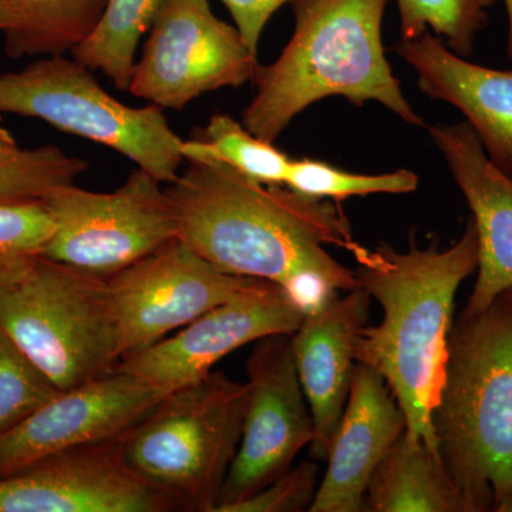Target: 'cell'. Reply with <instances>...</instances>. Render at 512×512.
I'll list each match as a JSON object with an SVG mask.
<instances>
[{"instance_id": "24", "label": "cell", "mask_w": 512, "mask_h": 512, "mask_svg": "<svg viewBox=\"0 0 512 512\" xmlns=\"http://www.w3.org/2000/svg\"><path fill=\"white\" fill-rule=\"evenodd\" d=\"M402 39L431 30L458 56L473 53L478 33L487 25L497 0H396Z\"/></svg>"}, {"instance_id": "30", "label": "cell", "mask_w": 512, "mask_h": 512, "mask_svg": "<svg viewBox=\"0 0 512 512\" xmlns=\"http://www.w3.org/2000/svg\"><path fill=\"white\" fill-rule=\"evenodd\" d=\"M19 150L15 138L6 128L0 127V154L13 153Z\"/></svg>"}, {"instance_id": "25", "label": "cell", "mask_w": 512, "mask_h": 512, "mask_svg": "<svg viewBox=\"0 0 512 512\" xmlns=\"http://www.w3.org/2000/svg\"><path fill=\"white\" fill-rule=\"evenodd\" d=\"M87 168L86 160L56 146L0 154V204L43 200L50 191L76 183Z\"/></svg>"}, {"instance_id": "34", "label": "cell", "mask_w": 512, "mask_h": 512, "mask_svg": "<svg viewBox=\"0 0 512 512\" xmlns=\"http://www.w3.org/2000/svg\"><path fill=\"white\" fill-rule=\"evenodd\" d=\"M6 25H8V13H6V9L0 3V30L5 29Z\"/></svg>"}, {"instance_id": "26", "label": "cell", "mask_w": 512, "mask_h": 512, "mask_svg": "<svg viewBox=\"0 0 512 512\" xmlns=\"http://www.w3.org/2000/svg\"><path fill=\"white\" fill-rule=\"evenodd\" d=\"M55 221L45 201L0 204V289L18 284L45 254Z\"/></svg>"}, {"instance_id": "33", "label": "cell", "mask_w": 512, "mask_h": 512, "mask_svg": "<svg viewBox=\"0 0 512 512\" xmlns=\"http://www.w3.org/2000/svg\"><path fill=\"white\" fill-rule=\"evenodd\" d=\"M498 301L503 302L504 305H507L508 308L512 309V286L511 288H508L507 291L501 293Z\"/></svg>"}, {"instance_id": "28", "label": "cell", "mask_w": 512, "mask_h": 512, "mask_svg": "<svg viewBox=\"0 0 512 512\" xmlns=\"http://www.w3.org/2000/svg\"><path fill=\"white\" fill-rule=\"evenodd\" d=\"M315 461H303L275 478L258 493L225 512H302L311 510L319 488Z\"/></svg>"}, {"instance_id": "5", "label": "cell", "mask_w": 512, "mask_h": 512, "mask_svg": "<svg viewBox=\"0 0 512 512\" xmlns=\"http://www.w3.org/2000/svg\"><path fill=\"white\" fill-rule=\"evenodd\" d=\"M247 382L211 372L165 394L123 436L128 464L181 510L215 512L241 443Z\"/></svg>"}, {"instance_id": "14", "label": "cell", "mask_w": 512, "mask_h": 512, "mask_svg": "<svg viewBox=\"0 0 512 512\" xmlns=\"http://www.w3.org/2000/svg\"><path fill=\"white\" fill-rule=\"evenodd\" d=\"M165 394L117 367L63 390L18 426L0 434V478L70 448L126 436Z\"/></svg>"}, {"instance_id": "4", "label": "cell", "mask_w": 512, "mask_h": 512, "mask_svg": "<svg viewBox=\"0 0 512 512\" xmlns=\"http://www.w3.org/2000/svg\"><path fill=\"white\" fill-rule=\"evenodd\" d=\"M437 451L473 512L512 490V309L461 312L430 414Z\"/></svg>"}, {"instance_id": "11", "label": "cell", "mask_w": 512, "mask_h": 512, "mask_svg": "<svg viewBox=\"0 0 512 512\" xmlns=\"http://www.w3.org/2000/svg\"><path fill=\"white\" fill-rule=\"evenodd\" d=\"M254 282L225 274L173 239L107 281L121 359L173 335Z\"/></svg>"}, {"instance_id": "8", "label": "cell", "mask_w": 512, "mask_h": 512, "mask_svg": "<svg viewBox=\"0 0 512 512\" xmlns=\"http://www.w3.org/2000/svg\"><path fill=\"white\" fill-rule=\"evenodd\" d=\"M43 201L55 221L43 256L104 281L178 238L165 188L138 167L116 191L70 184Z\"/></svg>"}, {"instance_id": "20", "label": "cell", "mask_w": 512, "mask_h": 512, "mask_svg": "<svg viewBox=\"0 0 512 512\" xmlns=\"http://www.w3.org/2000/svg\"><path fill=\"white\" fill-rule=\"evenodd\" d=\"M8 13L5 53L20 57L62 56L92 35L107 0H0Z\"/></svg>"}, {"instance_id": "1", "label": "cell", "mask_w": 512, "mask_h": 512, "mask_svg": "<svg viewBox=\"0 0 512 512\" xmlns=\"http://www.w3.org/2000/svg\"><path fill=\"white\" fill-rule=\"evenodd\" d=\"M165 194L188 247L225 274L274 282L305 313L360 288L355 269L328 251L362 248L335 201L256 183L217 161H187Z\"/></svg>"}, {"instance_id": "21", "label": "cell", "mask_w": 512, "mask_h": 512, "mask_svg": "<svg viewBox=\"0 0 512 512\" xmlns=\"http://www.w3.org/2000/svg\"><path fill=\"white\" fill-rule=\"evenodd\" d=\"M164 0H107L92 35L72 50L73 59L101 72L127 92L141 37L148 33Z\"/></svg>"}, {"instance_id": "22", "label": "cell", "mask_w": 512, "mask_h": 512, "mask_svg": "<svg viewBox=\"0 0 512 512\" xmlns=\"http://www.w3.org/2000/svg\"><path fill=\"white\" fill-rule=\"evenodd\" d=\"M185 161H217L249 180L284 185L292 158L228 114H214L201 137L184 140Z\"/></svg>"}, {"instance_id": "18", "label": "cell", "mask_w": 512, "mask_h": 512, "mask_svg": "<svg viewBox=\"0 0 512 512\" xmlns=\"http://www.w3.org/2000/svg\"><path fill=\"white\" fill-rule=\"evenodd\" d=\"M393 50L414 70L421 92L456 107L491 163L512 178V70L468 62L430 30Z\"/></svg>"}, {"instance_id": "9", "label": "cell", "mask_w": 512, "mask_h": 512, "mask_svg": "<svg viewBox=\"0 0 512 512\" xmlns=\"http://www.w3.org/2000/svg\"><path fill=\"white\" fill-rule=\"evenodd\" d=\"M258 56L210 0H164L127 92L161 109L183 110L204 94L254 82Z\"/></svg>"}, {"instance_id": "29", "label": "cell", "mask_w": 512, "mask_h": 512, "mask_svg": "<svg viewBox=\"0 0 512 512\" xmlns=\"http://www.w3.org/2000/svg\"><path fill=\"white\" fill-rule=\"evenodd\" d=\"M231 13L235 28L251 50L252 55L258 56L259 43L269 19L286 3L293 0H220Z\"/></svg>"}, {"instance_id": "7", "label": "cell", "mask_w": 512, "mask_h": 512, "mask_svg": "<svg viewBox=\"0 0 512 512\" xmlns=\"http://www.w3.org/2000/svg\"><path fill=\"white\" fill-rule=\"evenodd\" d=\"M92 70L74 59L45 56L0 76V113L46 121L117 151L161 184L173 183L184 164V140L154 104L131 107L114 99Z\"/></svg>"}, {"instance_id": "17", "label": "cell", "mask_w": 512, "mask_h": 512, "mask_svg": "<svg viewBox=\"0 0 512 512\" xmlns=\"http://www.w3.org/2000/svg\"><path fill=\"white\" fill-rule=\"evenodd\" d=\"M370 303L372 298L362 288L343 292L305 313L299 328L289 335L315 423L311 454L316 461H326L330 440L345 412L357 365L356 340L369 325Z\"/></svg>"}, {"instance_id": "2", "label": "cell", "mask_w": 512, "mask_h": 512, "mask_svg": "<svg viewBox=\"0 0 512 512\" xmlns=\"http://www.w3.org/2000/svg\"><path fill=\"white\" fill-rule=\"evenodd\" d=\"M353 256L360 288L383 311L379 325L360 330L356 362L386 380L407 430L437 450L430 414L446 373L458 288L477 272L476 224L468 218L463 235L444 251L437 242L419 248L412 241L407 251L382 242Z\"/></svg>"}, {"instance_id": "6", "label": "cell", "mask_w": 512, "mask_h": 512, "mask_svg": "<svg viewBox=\"0 0 512 512\" xmlns=\"http://www.w3.org/2000/svg\"><path fill=\"white\" fill-rule=\"evenodd\" d=\"M0 328L62 392L121 360L107 281L46 256L25 279L0 289Z\"/></svg>"}, {"instance_id": "12", "label": "cell", "mask_w": 512, "mask_h": 512, "mask_svg": "<svg viewBox=\"0 0 512 512\" xmlns=\"http://www.w3.org/2000/svg\"><path fill=\"white\" fill-rule=\"evenodd\" d=\"M303 316L281 286L255 279L173 335L123 357L116 367L170 393L210 375L221 359L248 343L292 335Z\"/></svg>"}, {"instance_id": "16", "label": "cell", "mask_w": 512, "mask_h": 512, "mask_svg": "<svg viewBox=\"0 0 512 512\" xmlns=\"http://www.w3.org/2000/svg\"><path fill=\"white\" fill-rule=\"evenodd\" d=\"M406 430V414L386 380L357 363L345 412L330 440L328 468L309 512L363 511L373 474Z\"/></svg>"}, {"instance_id": "23", "label": "cell", "mask_w": 512, "mask_h": 512, "mask_svg": "<svg viewBox=\"0 0 512 512\" xmlns=\"http://www.w3.org/2000/svg\"><path fill=\"white\" fill-rule=\"evenodd\" d=\"M419 175L410 170L383 174H356L339 170L325 161L292 160L285 187L313 200L340 202L373 194H409L419 188Z\"/></svg>"}, {"instance_id": "13", "label": "cell", "mask_w": 512, "mask_h": 512, "mask_svg": "<svg viewBox=\"0 0 512 512\" xmlns=\"http://www.w3.org/2000/svg\"><path fill=\"white\" fill-rule=\"evenodd\" d=\"M173 497L128 464L120 439L86 444L0 478V512H170Z\"/></svg>"}, {"instance_id": "10", "label": "cell", "mask_w": 512, "mask_h": 512, "mask_svg": "<svg viewBox=\"0 0 512 512\" xmlns=\"http://www.w3.org/2000/svg\"><path fill=\"white\" fill-rule=\"evenodd\" d=\"M247 375L248 404L241 443L215 512L227 511L286 473L315 437L311 407L293 360L291 336L274 335L255 342Z\"/></svg>"}, {"instance_id": "19", "label": "cell", "mask_w": 512, "mask_h": 512, "mask_svg": "<svg viewBox=\"0 0 512 512\" xmlns=\"http://www.w3.org/2000/svg\"><path fill=\"white\" fill-rule=\"evenodd\" d=\"M370 512H473L441 463L439 451L404 431L367 488Z\"/></svg>"}, {"instance_id": "3", "label": "cell", "mask_w": 512, "mask_h": 512, "mask_svg": "<svg viewBox=\"0 0 512 512\" xmlns=\"http://www.w3.org/2000/svg\"><path fill=\"white\" fill-rule=\"evenodd\" d=\"M389 0H293L295 29L281 55L259 64L242 124L275 143L303 110L328 97L356 107L377 101L407 124L424 121L404 96L382 39Z\"/></svg>"}, {"instance_id": "27", "label": "cell", "mask_w": 512, "mask_h": 512, "mask_svg": "<svg viewBox=\"0 0 512 512\" xmlns=\"http://www.w3.org/2000/svg\"><path fill=\"white\" fill-rule=\"evenodd\" d=\"M62 392L0 328V434Z\"/></svg>"}, {"instance_id": "32", "label": "cell", "mask_w": 512, "mask_h": 512, "mask_svg": "<svg viewBox=\"0 0 512 512\" xmlns=\"http://www.w3.org/2000/svg\"><path fill=\"white\" fill-rule=\"evenodd\" d=\"M495 512H512V490L503 495L497 503L494 504Z\"/></svg>"}, {"instance_id": "31", "label": "cell", "mask_w": 512, "mask_h": 512, "mask_svg": "<svg viewBox=\"0 0 512 512\" xmlns=\"http://www.w3.org/2000/svg\"><path fill=\"white\" fill-rule=\"evenodd\" d=\"M504 3L508 18L507 53L508 57L512 60V0H504Z\"/></svg>"}, {"instance_id": "15", "label": "cell", "mask_w": 512, "mask_h": 512, "mask_svg": "<svg viewBox=\"0 0 512 512\" xmlns=\"http://www.w3.org/2000/svg\"><path fill=\"white\" fill-rule=\"evenodd\" d=\"M429 134L476 224L478 276L463 309L474 315L490 308L512 286V178L491 163L466 121L436 124Z\"/></svg>"}]
</instances>
